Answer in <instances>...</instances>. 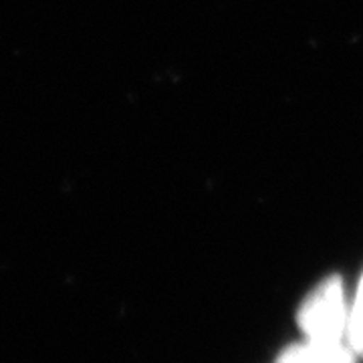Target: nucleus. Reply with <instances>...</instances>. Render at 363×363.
I'll return each instance as SVG.
<instances>
[{"label": "nucleus", "mask_w": 363, "mask_h": 363, "mask_svg": "<svg viewBox=\"0 0 363 363\" xmlns=\"http://www.w3.org/2000/svg\"><path fill=\"white\" fill-rule=\"evenodd\" d=\"M350 313L345 307V293L339 277L325 279L321 285L305 298L298 311V325L307 341L321 345L341 343L347 335Z\"/></svg>", "instance_id": "1"}, {"label": "nucleus", "mask_w": 363, "mask_h": 363, "mask_svg": "<svg viewBox=\"0 0 363 363\" xmlns=\"http://www.w3.org/2000/svg\"><path fill=\"white\" fill-rule=\"evenodd\" d=\"M277 363H355L353 350L343 347L341 343L335 345H321V343H303L289 347L281 353Z\"/></svg>", "instance_id": "2"}, {"label": "nucleus", "mask_w": 363, "mask_h": 363, "mask_svg": "<svg viewBox=\"0 0 363 363\" xmlns=\"http://www.w3.org/2000/svg\"><path fill=\"white\" fill-rule=\"evenodd\" d=\"M347 339H350V347L353 353H363V279L355 295V303L351 307Z\"/></svg>", "instance_id": "3"}]
</instances>
